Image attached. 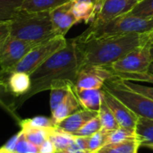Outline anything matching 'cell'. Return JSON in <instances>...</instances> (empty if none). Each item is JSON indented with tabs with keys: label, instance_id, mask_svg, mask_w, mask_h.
<instances>
[{
	"label": "cell",
	"instance_id": "1",
	"mask_svg": "<svg viewBox=\"0 0 153 153\" xmlns=\"http://www.w3.org/2000/svg\"><path fill=\"white\" fill-rule=\"evenodd\" d=\"M152 32L128 33L91 39H75L79 70L88 66H108L127 53L152 41Z\"/></svg>",
	"mask_w": 153,
	"mask_h": 153
},
{
	"label": "cell",
	"instance_id": "2",
	"mask_svg": "<svg viewBox=\"0 0 153 153\" xmlns=\"http://www.w3.org/2000/svg\"><path fill=\"white\" fill-rule=\"evenodd\" d=\"M78 72L79 62L75 39H69L63 48L52 55L30 74V90L24 96L15 99V108H20L32 96L49 90L54 82L69 81L74 83Z\"/></svg>",
	"mask_w": 153,
	"mask_h": 153
},
{
	"label": "cell",
	"instance_id": "3",
	"mask_svg": "<svg viewBox=\"0 0 153 153\" xmlns=\"http://www.w3.org/2000/svg\"><path fill=\"white\" fill-rule=\"evenodd\" d=\"M10 36L39 44L54 38L50 12H28L20 9L10 21Z\"/></svg>",
	"mask_w": 153,
	"mask_h": 153
},
{
	"label": "cell",
	"instance_id": "4",
	"mask_svg": "<svg viewBox=\"0 0 153 153\" xmlns=\"http://www.w3.org/2000/svg\"><path fill=\"white\" fill-rule=\"evenodd\" d=\"M153 30V16L142 17L126 13L100 25H90L76 39L81 41L111 35L144 33Z\"/></svg>",
	"mask_w": 153,
	"mask_h": 153
},
{
	"label": "cell",
	"instance_id": "5",
	"mask_svg": "<svg viewBox=\"0 0 153 153\" xmlns=\"http://www.w3.org/2000/svg\"><path fill=\"white\" fill-rule=\"evenodd\" d=\"M103 88L122 101L139 117L153 120V100L126 88L121 79L115 74L105 82Z\"/></svg>",
	"mask_w": 153,
	"mask_h": 153
},
{
	"label": "cell",
	"instance_id": "6",
	"mask_svg": "<svg viewBox=\"0 0 153 153\" xmlns=\"http://www.w3.org/2000/svg\"><path fill=\"white\" fill-rule=\"evenodd\" d=\"M67 39L64 36H55L54 38L35 45L27 55L14 66L13 72H23L30 75L52 55L63 48L66 45ZM10 73V74H11Z\"/></svg>",
	"mask_w": 153,
	"mask_h": 153
},
{
	"label": "cell",
	"instance_id": "7",
	"mask_svg": "<svg viewBox=\"0 0 153 153\" xmlns=\"http://www.w3.org/2000/svg\"><path fill=\"white\" fill-rule=\"evenodd\" d=\"M152 49V41H150L106 67L113 73H147L153 62Z\"/></svg>",
	"mask_w": 153,
	"mask_h": 153
},
{
	"label": "cell",
	"instance_id": "8",
	"mask_svg": "<svg viewBox=\"0 0 153 153\" xmlns=\"http://www.w3.org/2000/svg\"><path fill=\"white\" fill-rule=\"evenodd\" d=\"M34 46L9 35L0 46V75L6 77Z\"/></svg>",
	"mask_w": 153,
	"mask_h": 153
},
{
	"label": "cell",
	"instance_id": "9",
	"mask_svg": "<svg viewBox=\"0 0 153 153\" xmlns=\"http://www.w3.org/2000/svg\"><path fill=\"white\" fill-rule=\"evenodd\" d=\"M114 77V74L106 66H88L79 70L74 82L75 89L101 90L105 82Z\"/></svg>",
	"mask_w": 153,
	"mask_h": 153
},
{
	"label": "cell",
	"instance_id": "10",
	"mask_svg": "<svg viewBox=\"0 0 153 153\" xmlns=\"http://www.w3.org/2000/svg\"><path fill=\"white\" fill-rule=\"evenodd\" d=\"M101 92L102 100L112 111L119 126L135 131L139 117L104 88L101 89Z\"/></svg>",
	"mask_w": 153,
	"mask_h": 153
},
{
	"label": "cell",
	"instance_id": "11",
	"mask_svg": "<svg viewBox=\"0 0 153 153\" xmlns=\"http://www.w3.org/2000/svg\"><path fill=\"white\" fill-rule=\"evenodd\" d=\"M136 3L137 0H103L91 25H100L119 15L125 14L128 13Z\"/></svg>",
	"mask_w": 153,
	"mask_h": 153
},
{
	"label": "cell",
	"instance_id": "12",
	"mask_svg": "<svg viewBox=\"0 0 153 153\" xmlns=\"http://www.w3.org/2000/svg\"><path fill=\"white\" fill-rule=\"evenodd\" d=\"M73 0L56 7L50 12L52 27L56 36H65L68 30L77 23V20L74 15Z\"/></svg>",
	"mask_w": 153,
	"mask_h": 153
},
{
	"label": "cell",
	"instance_id": "13",
	"mask_svg": "<svg viewBox=\"0 0 153 153\" xmlns=\"http://www.w3.org/2000/svg\"><path fill=\"white\" fill-rule=\"evenodd\" d=\"M82 106L74 91V85L69 90L68 93L63 100V101L51 112V118L53 119L56 126L61 123L63 120L67 118L69 116L81 109Z\"/></svg>",
	"mask_w": 153,
	"mask_h": 153
},
{
	"label": "cell",
	"instance_id": "14",
	"mask_svg": "<svg viewBox=\"0 0 153 153\" xmlns=\"http://www.w3.org/2000/svg\"><path fill=\"white\" fill-rule=\"evenodd\" d=\"M5 81L8 91L15 99L27 94L31 87L30 75L23 72H13L6 75Z\"/></svg>",
	"mask_w": 153,
	"mask_h": 153
},
{
	"label": "cell",
	"instance_id": "15",
	"mask_svg": "<svg viewBox=\"0 0 153 153\" xmlns=\"http://www.w3.org/2000/svg\"><path fill=\"white\" fill-rule=\"evenodd\" d=\"M98 115V112L91 111L85 108H81L69 116L67 118L63 120L61 123H59L56 127H58L61 130H64L65 132H68L70 134H73L75 135V134L92 117Z\"/></svg>",
	"mask_w": 153,
	"mask_h": 153
},
{
	"label": "cell",
	"instance_id": "16",
	"mask_svg": "<svg viewBox=\"0 0 153 153\" xmlns=\"http://www.w3.org/2000/svg\"><path fill=\"white\" fill-rule=\"evenodd\" d=\"M74 91L82 108L98 112L102 102L101 90L75 89Z\"/></svg>",
	"mask_w": 153,
	"mask_h": 153
},
{
	"label": "cell",
	"instance_id": "17",
	"mask_svg": "<svg viewBox=\"0 0 153 153\" xmlns=\"http://www.w3.org/2000/svg\"><path fill=\"white\" fill-rule=\"evenodd\" d=\"M72 10L77 22H92L95 19L96 9L92 0H73Z\"/></svg>",
	"mask_w": 153,
	"mask_h": 153
},
{
	"label": "cell",
	"instance_id": "18",
	"mask_svg": "<svg viewBox=\"0 0 153 153\" xmlns=\"http://www.w3.org/2000/svg\"><path fill=\"white\" fill-rule=\"evenodd\" d=\"M71 0H22L21 9L28 12H51Z\"/></svg>",
	"mask_w": 153,
	"mask_h": 153
},
{
	"label": "cell",
	"instance_id": "19",
	"mask_svg": "<svg viewBox=\"0 0 153 153\" xmlns=\"http://www.w3.org/2000/svg\"><path fill=\"white\" fill-rule=\"evenodd\" d=\"M74 85V82L69 81H56L54 82L50 86V110L51 112L63 101L69 90Z\"/></svg>",
	"mask_w": 153,
	"mask_h": 153
},
{
	"label": "cell",
	"instance_id": "20",
	"mask_svg": "<svg viewBox=\"0 0 153 153\" xmlns=\"http://www.w3.org/2000/svg\"><path fill=\"white\" fill-rule=\"evenodd\" d=\"M14 101L15 98L13 97L8 91L5 78L0 75V107L4 108L12 117H13V119L20 123L22 119L16 113Z\"/></svg>",
	"mask_w": 153,
	"mask_h": 153
},
{
	"label": "cell",
	"instance_id": "21",
	"mask_svg": "<svg viewBox=\"0 0 153 153\" xmlns=\"http://www.w3.org/2000/svg\"><path fill=\"white\" fill-rule=\"evenodd\" d=\"M98 117L100 122V132L104 134H108L112 131L119 127V125L115 118L112 111L107 106L105 101L102 100L100 110L98 111Z\"/></svg>",
	"mask_w": 153,
	"mask_h": 153
},
{
	"label": "cell",
	"instance_id": "22",
	"mask_svg": "<svg viewBox=\"0 0 153 153\" xmlns=\"http://www.w3.org/2000/svg\"><path fill=\"white\" fill-rule=\"evenodd\" d=\"M141 144L137 138L103 146L97 153H138Z\"/></svg>",
	"mask_w": 153,
	"mask_h": 153
},
{
	"label": "cell",
	"instance_id": "23",
	"mask_svg": "<svg viewBox=\"0 0 153 153\" xmlns=\"http://www.w3.org/2000/svg\"><path fill=\"white\" fill-rule=\"evenodd\" d=\"M136 137L143 147L145 144L153 143V120L144 117H139L136 125Z\"/></svg>",
	"mask_w": 153,
	"mask_h": 153
},
{
	"label": "cell",
	"instance_id": "24",
	"mask_svg": "<svg viewBox=\"0 0 153 153\" xmlns=\"http://www.w3.org/2000/svg\"><path fill=\"white\" fill-rule=\"evenodd\" d=\"M75 136L76 135L61 130L58 127H55L50 133L49 140L54 143L56 151H64L67 150L72 145Z\"/></svg>",
	"mask_w": 153,
	"mask_h": 153
},
{
	"label": "cell",
	"instance_id": "25",
	"mask_svg": "<svg viewBox=\"0 0 153 153\" xmlns=\"http://www.w3.org/2000/svg\"><path fill=\"white\" fill-rule=\"evenodd\" d=\"M52 129L53 128H21L26 139L29 140L30 143H34L35 145H37L38 147L42 145L47 140L49 139Z\"/></svg>",
	"mask_w": 153,
	"mask_h": 153
},
{
	"label": "cell",
	"instance_id": "26",
	"mask_svg": "<svg viewBox=\"0 0 153 153\" xmlns=\"http://www.w3.org/2000/svg\"><path fill=\"white\" fill-rule=\"evenodd\" d=\"M22 0H0V22L11 21L20 11Z\"/></svg>",
	"mask_w": 153,
	"mask_h": 153
},
{
	"label": "cell",
	"instance_id": "27",
	"mask_svg": "<svg viewBox=\"0 0 153 153\" xmlns=\"http://www.w3.org/2000/svg\"><path fill=\"white\" fill-rule=\"evenodd\" d=\"M133 138H137L135 131L119 126L118 128H117L116 130L112 131L111 133H109L108 134L106 135L104 146L108 145V144L121 143L126 140L133 139Z\"/></svg>",
	"mask_w": 153,
	"mask_h": 153
},
{
	"label": "cell",
	"instance_id": "28",
	"mask_svg": "<svg viewBox=\"0 0 153 153\" xmlns=\"http://www.w3.org/2000/svg\"><path fill=\"white\" fill-rule=\"evenodd\" d=\"M21 128L30 127V128H54L56 127L51 117L44 116H37L31 118L22 119L19 123Z\"/></svg>",
	"mask_w": 153,
	"mask_h": 153
},
{
	"label": "cell",
	"instance_id": "29",
	"mask_svg": "<svg viewBox=\"0 0 153 153\" xmlns=\"http://www.w3.org/2000/svg\"><path fill=\"white\" fill-rule=\"evenodd\" d=\"M113 73V72H112ZM117 77L125 80L131 81L135 82H148L153 84V74L147 73H113Z\"/></svg>",
	"mask_w": 153,
	"mask_h": 153
},
{
	"label": "cell",
	"instance_id": "30",
	"mask_svg": "<svg viewBox=\"0 0 153 153\" xmlns=\"http://www.w3.org/2000/svg\"><path fill=\"white\" fill-rule=\"evenodd\" d=\"M13 153H39V147L26 139L22 131L18 132V140Z\"/></svg>",
	"mask_w": 153,
	"mask_h": 153
},
{
	"label": "cell",
	"instance_id": "31",
	"mask_svg": "<svg viewBox=\"0 0 153 153\" xmlns=\"http://www.w3.org/2000/svg\"><path fill=\"white\" fill-rule=\"evenodd\" d=\"M128 13L142 17H152L153 16V0H141L137 2Z\"/></svg>",
	"mask_w": 153,
	"mask_h": 153
},
{
	"label": "cell",
	"instance_id": "32",
	"mask_svg": "<svg viewBox=\"0 0 153 153\" xmlns=\"http://www.w3.org/2000/svg\"><path fill=\"white\" fill-rule=\"evenodd\" d=\"M100 131V122L99 119L98 115L90 119L76 134L75 135L78 136H91L94 134L95 133Z\"/></svg>",
	"mask_w": 153,
	"mask_h": 153
},
{
	"label": "cell",
	"instance_id": "33",
	"mask_svg": "<svg viewBox=\"0 0 153 153\" xmlns=\"http://www.w3.org/2000/svg\"><path fill=\"white\" fill-rule=\"evenodd\" d=\"M122 83L128 89L142 94L143 96L150 99L153 100V87H150V86H145L140 83H136L135 82H131V81H125L121 79Z\"/></svg>",
	"mask_w": 153,
	"mask_h": 153
},
{
	"label": "cell",
	"instance_id": "34",
	"mask_svg": "<svg viewBox=\"0 0 153 153\" xmlns=\"http://www.w3.org/2000/svg\"><path fill=\"white\" fill-rule=\"evenodd\" d=\"M106 134L100 131L89 136L88 139V150L90 153H97L103 146L105 143Z\"/></svg>",
	"mask_w": 153,
	"mask_h": 153
},
{
	"label": "cell",
	"instance_id": "35",
	"mask_svg": "<svg viewBox=\"0 0 153 153\" xmlns=\"http://www.w3.org/2000/svg\"><path fill=\"white\" fill-rule=\"evenodd\" d=\"M88 139L87 136H75V139L72 145L67 149L72 153H90L88 150Z\"/></svg>",
	"mask_w": 153,
	"mask_h": 153
},
{
	"label": "cell",
	"instance_id": "36",
	"mask_svg": "<svg viewBox=\"0 0 153 153\" xmlns=\"http://www.w3.org/2000/svg\"><path fill=\"white\" fill-rule=\"evenodd\" d=\"M10 35V21L0 22V46Z\"/></svg>",
	"mask_w": 153,
	"mask_h": 153
},
{
	"label": "cell",
	"instance_id": "37",
	"mask_svg": "<svg viewBox=\"0 0 153 153\" xmlns=\"http://www.w3.org/2000/svg\"><path fill=\"white\" fill-rule=\"evenodd\" d=\"M56 149L54 145V143L48 139L42 145L39 147V153H56Z\"/></svg>",
	"mask_w": 153,
	"mask_h": 153
},
{
	"label": "cell",
	"instance_id": "38",
	"mask_svg": "<svg viewBox=\"0 0 153 153\" xmlns=\"http://www.w3.org/2000/svg\"><path fill=\"white\" fill-rule=\"evenodd\" d=\"M17 140H18V133H17L15 135H13V136L5 144H4V145L1 147V149H3L4 151H5V152H7L13 153V152L14 148H15V146H16Z\"/></svg>",
	"mask_w": 153,
	"mask_h": 153
},
{
	"label": "cell",
	"instance_id": "39",
	"mask_svg": "<svg viewBox=\"0 0 153 153\" xmlns=\"http://www.w3.org/2000/svg\"><path fill=\"white\" fill-rule=\"evenodd\" d=\"M92 2L94 3V5H95V9H96V13L97 12L100 10V6H101V4L103 2V0H92ZM96 16V15H95Z\"/></svg>",
	"mask_w": 153,
	"mask_h": 153
},
{
	"label": "cell",
	"instance_id": "40",
	"mask_svg": "<svg viewBox=\"0 0 153 153\" xmlns=\"http://www.w3.org/2000/svg\"><path fill=\"white\" fill-rule=\"evenodd\" d=\"M144 148H147V149H150V150H152L153 151V143H149V144H145L144 146H143Z\"/></svg>",
	"mask_w": 153,
	"mask_h": 153
},
{
	"label": "cell",
	"instance_id": "41",
	"mask_svg": "<svg viewBox=\"0 0 153 153\" xmlns=\"http://www.w3.org/2000/svg\"><path fill=\"white\" fill-rule=\"evenodd\" d=\"M56 153H72L70 152L69 151H67V150H64V151H57Z\"/></svg>",
	"mask_w": 153,
	"mask_h": 153
},
{
	"label": "cell",
	"instance_id": "42",
	"mask_svg": "<svg viewBox=\"0 0 153 153\" xmlns=\"http://www.w3.org/2000/svg\"><path fill=\"white\" fill-rule=\"evenodd\" d=\"M152 56H153V49H152ZM150 73H152L153 74V62L152 64V65H151V68H150V71H149Z\"/></svg>",
	"mask_w": 153,
	"mask_h": 153
},
{
	"label": "cell",
	"instance_id": "43",
	"mask_svg": "<svg viewBox=\"0 0 153 153\" xmlns=\"http://www.w3.org/2000/svg\"><path fill=\"white\" fill-rule=\"evenodd\" d=\"M0 153H9V152H7L4 151V150H3V149H1V147H0Z\"/></svg>",
	"mask_w": 153,
	"mask_h": 153
},
{
	"label": "cell",
	"instance_id": "44",
	"mask_svg": "<svg viewBox=\"0 0 153 153\" xmlns=\"http://www.w3.org/2000/svg\"><path fill=\"white\" fill-rule=\"evenodd\" d=\"M152 47H153V32H152Z\"/></svg>",
	"mask_w": 153,
	"mask_h": 153
},
{
	"label": "cell",
	"instance_id": "45",
	"mask_svg": "<svg viewBox=\"0 0 153 153\" xmlns=\"http://www.w3.org/2000/svg\"><path fill=\"white\" fill-rule=\"evenodd\" d=\"M139 1H141V0H137V2H139Z\"/></svg>",
	"mask_w": 153,
	"mask_h": 153
}]
</instances>
